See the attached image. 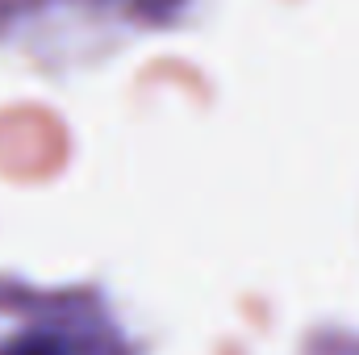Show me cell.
I'll return each mask as SVG.
<instances>
[{
  "instance_id": "cell-1",
  "label": "cell",
  "mask_w": 359,
  "mask_h": 355,
  "mask_svg": "<svg viewBox=\"0 0 359 355\" xmlns=\"http://www.w3.org/2000/svg\"><path fill=\"white\" fill-rule=\"evenodd\" d=\"M4 355H76V347L67 343V339H59V335H46V330H34V335H21V339H13Z\"/></svg>"
}]
</instances>
